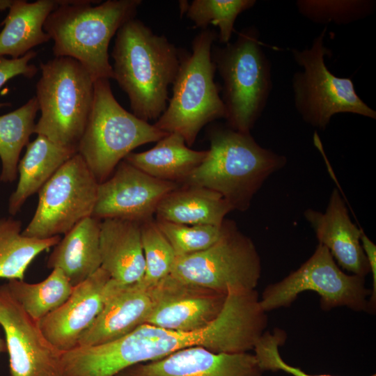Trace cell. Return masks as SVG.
Instances as JSON below:
<instances>
[{"mask_svg": "<svg viewBox=\"0 0 376 376\" xmlns=\"http://www.w3.org/2000/svg\"><path fill=\"white\" fill-rule=\"evenodd\" d=\"M207 150H194L176 133H169L151 149L131 152L126 162L157 179L182 184L204 160Z\"/></svg>", "mask_w": 376, "mask_h": 376, "instance_id": "25", "label": "cell"}, {"mask_svg": "<svg viewBox=\"0 0 376 376\" xmlns=\"http://www.w3.org/2000/svg\"><path fill=\"white\" fill-rule=\"evenodd\" d=\"M210 148L182 184L219 193L233 210L246 211L265 180L282 169L286 157L260 146L251 133L217 125L207 132Z\"/></svg>", "mask_w": 376, "mask_h": 376, "instance_id": "4", "label": "cell"}, {"mask_svg": "<svg viewBox=\"0 0 376 376\" xmlns=\"http://www.w3.org/2000/svg\"><path fill=\"white\" fill-rule=\"evenodd\" d=\"M154 302L155 285L142 281L125 284L110 279L104 290L102 308L77 346L104 344L129 334L146 323Z\"/></svg>", "mask_w": 376, "mask_h": 376, "instance_id": "16", "label": "cell"}, {"mask_svg": "<svg viewBox=\"0 0 376 376\" xmlns=\"http://www.w3.org/2000/svg\"><path fill=\"white\" fill-rule=\"evenodd\" d=\"M39 111L36 96L17 109L0 116V181L15 182L17 178L19 155L34 134L35 118Z\"/></svg>", "mask_w": 376, "mask_h": 376, "instance_id": "27", "label": "cell"}, {"mask_svg": "<svg viewBox=\"0 0 376 376\" xmlns=\"http://www.w3.org/2000/svg\"><path fill=\"white\" fill-rule=\"evenodd\" d=\"M361 244L363 250L368 260L370 272L372 274L373 288L371 289V295L369 299L372 308L375 311L376 308V245L362 233L361 235Z\"/></svg>", "mask_w": 376, "mask_h": 376, "instance_id": "35", "label": "cell"}, {"mask_svg": "<svg viewBox=\"0 0 376 376\" xmlns=\"http://www.w3.org/2000/svg\"><path fill=\"white\" fill-rule=\"evenodd\" d=\"M7 352L6 341L0 336V354Z\"/></svg>", "mask_w": 376, "mask_h": 376, "instance_id": "37", "label": "cell"}, {"mask_svg": "<svg viewBox=\"0 0 376 376\" xmlns=\"http://www.w3.org/2000/svg\"><path fill=\"white\" fill-rule=\"evenodd\" d=\"M168 134L125 110L113 96L109 79H99L94 81L93 104L77 153L101 183L134 149Z\"/></svg>", "mask_w": 376, "mask_h": 376, "instance_id": "8", "label": "cell"}, {"mask_svg": "<svg viewBox=\"0 0 376 376\" xmlns=\"http://www.w3.org/2000/svg\"><path fill=\"white\" fill-rule=\"evenodd\" d=\"M171 245L176 256L205 250L220 237L221 227L212 225H187L155 219Z\"/></svg>", "mask_w": 376, "mask_h": 376, "instance_id": "32", "label": "cell"}, {"mask_svg": "<svg viewBox=\"0 0 376 376\" xmlns=\"http://www.w3.org/2000/svg\"><path fill=\"white\" fill-rule=\"evenodd\" d=\"M0 325L5 333L10 376H60L61 352L42 333L11 295L7 283L0 285Z\"/></svg>", "mask_w": 376, "mask_h": 376, "instance_id": "13", "label": "cell"}, {"mask_svg": "<svg viewBox=\"0 0 376 376\" xmlns=\"http://www.w3.org/2000/svg\"><path fill=\"white\" fill-rule=\"evenodd\" d=\"M305 291L320 296L324 311L346 307L355 312H375L369 301L372 291L366 287L365 278L344 272L329 251L320 244L299 268L267 285L260 304L266 313L289 307Z\"/></svg>", "mask_w": 376, "mask_h": 376, "instance_id": "10", "label": "cell"}, {"mask_svg": "<svg viewBox=\"0 0 376 376\" xmlns=\"http://www.w3.org/2000/svg\"><path fill=\"white\" fill-rule=\"evenodd\" d=\"M26 152L17 166L19 180L8 200L12 216L22 208L29 197L38 192L57 170L77 151L58 146L47 138L37 135L26 146Z\"/></svg>", "mask_w": 376, "mask_h": 376, "instance_id": "23", "label": "cell"}, {"mask_svg": "<svg viewBox=\"0 0 376 376\" xmlns=\"http://www.w3.org/2000/svg\"><path fill=\"white\" fill-rule=\"evenodd\" d=\"M267 325L256 290H230L221 312L205 328L180 331L143 324L116 340L86 347L83 365L88 376H115L131 366L191 347L218 353L248 352Z\"/></svg>", "mask_w": 376, "mask_h": 376, "instance_id": "1", "label": "cell"}, {"mask_svg": "<svg viewBox=\"0 0 376 376\" xmlns=\"http://www.w3.org/2000/svg\"><path fill=\"white\" fill-rule=\"evenodd\" d=\"M141 224L120 219L101 220V267L118 282L134 283L141 281L144 276L146 264Z\"/></svg>", "mask_w": 376, "mask_h": 376, "instance_id": "20", "label": "cell"}, {"mask_svg": "<svg viewBox=\"0 0 376 376\" xmlns=\"http://www.w3.org/2000/svg\"><path fill=\"white\" fill-rule=\"evenodd\" d=\"M253 354L218 353L196 346L137 363L115 376H263Z\"/></svg>", "mask_w": 376, "mask_h": 376, "instance_id": "17", "label": "cell"}, {"mask_svg": "<svg viewBox=\"0 0 376 376\" xmlns=\"http://www.w3.org/2000/svg\"><path fill=\"white\" fill-rule=\"evenodd\" d=\"M304 216L313 228L318 244L329 251L341 269L364 278L370 272L361 244L363 230L351 221L337 189H333L324 212L307 209Z\"/></svg>", "mask_w": 376, "mask_h": 376, "instance_id": "19", "label": "cell"}, {"mask_svg": "<svg viewBox=\"0 0 376 376\" xmlns=\"http://www.w3.org/2000/svg\"><path fill=\"white\" fill-rule=\"evenodd\" d=\"M219 240L207 249L176 256L171 275L187 283L221 292L256 290L261 260L252 240L233 220L224 219Z\"/></svg>", "mask_w": 376, "mask_h": 376, "instance_id": "11", "label": "cell"}, {"mask_svg": "<svg viewBox=\"0 0 376 376\" xmlns=\"http://www.w3.org/2000/svg\"><path fill=\"white\" fill-rule=\"evenodd\" d=\"M15 0H0V11L10 9Z\"/></svg>", "mask_w": 376, "mask_h": 376, "instance_id": "36", "label": "cell"}, {"mask_svg": "<svg viewBox=\"0 0 376 376\" xmlns=\"http://www.w3.org/2000/svg\"><path fill=\"white\" fill-rule=\"evenodd\" d=\"M100 224L92 216L77 223L54 246L47 267L61 269L74 287L86 280L101 267Z\"/></svg>", "mask_w": 376, "mask_h": 376, "instance_id": "21", "label": "cell"}, {"mask_svg": "<svg viewBox=\"0 0 376 376\" xmlns=\"http://www.w3.org/2000/svg\"><path fill=\"white\" fill-rule=\"evenodd\" d=\"M98 186L83 158L76 153L38 192L37 207L22 234L38 239L65 234L92 216Z\"/></svg>", "mask_w": 376, "mask_h": 376, "instance_id": "12", "label": "cell"}, {"mask_svg": "<svg viewBox=\"0 0 376 376\" xmlns=\"http://www.w3.org/2000/svg\"><path fill=\"white\" fill-rule=\"evenodd\" d=\"M226 297L170 274L155 285V302L146 324L180 331L202 329L219 316Z\"/></svg>", "mask_w": 376, "mask_h": 376, "instance_id": "15", "label": "cell"}, {"mask_svg": "<svg viewBox=\"0 0 376 376\" xmlns=\"http://www.w3.org/2000/svg\"><path fill=\"white\" fill-rule=\"evenodd\" d=\"M58 6L57 0L29 3L15 0L2 24L0 57L17 59L51 39L43 26L48 15Z\"/></svg>", "mask_w": 376, "mask_h": 376, "instance_id": "24", "label": "cell"}, {"mask_svg": "<svg viewBox=\"0 0 376 376\" xmlns=\"http://www.w3.org/2000/svg\"><path fill=\"white\" fill-rule=\"evenodd\" d=\"M22 232L20 220L13 217L0 219V279L24 280L33 259L61 240L60 236L33 238Z\"/></svg>", "mask_w": 376, "mask_h": 376, "instance_id": "26", "label": "cell"}, {"mask_svg": "<svg viewBox=\"0 0 376 376\" xmlns=\"http://www.w3.org/2000/svg\"><path fill=\"white\" fill-rule=\"evenodd\" d=\"M181 14L194 24V27L203 30L209 24L219 28L217 38L221 44L230 42L235 31V23L243 12L256 3L255 0H194L191 3L180 1Z\"/></svg>", "mask_w": 376, "mask_h": 376, "instance_id": "29", "label": "cell"}, {"mask_svg": "<svg viewBox=\"0 0 376 376\" xmlns=\"http://www.w3.org/2000/svg\"><path fill=\"white\" fill-rule=\"evenodd\" d=\"M180 185L152 177L123 159L99 183L92 217L144 222L153 219L161 200Z\"/></svg>", "mask_w": 376, "mask_h": 376, "instance_id": "14", "label": "cell"}, {"mask_svg": "<svg viewBox=\"0 0 376 376\" xmlns=\"http://www.w3.org/2000/svg\"><path fill=\"white\" fill-rule=\"evenodd\" d=\"M182 54L166 37L135 18L118 29L111 52L113 79L137 118L157 120L164 111Z\"/></svg>", "mask_w": 376, "mask_h": 376, "instance_id": "2", "label": "cell"}, {"mask_svg": "<svg viewBox=\"0 0 376 376\" xmlns=\"http://www.w3.org/2000/svg\"><path fill=\"white\" fill-rule=\"evenodd\" d=\"M57 0L58 6L47 17L43 29L53 40L55 57L79 61L93 81L113 79L109 45L126 22L135 18L141 0ZM100 1H97V3Z\"/></svg>", "mask_w": 376, "mask_h": 376, "instance_id": "3", "label": "cell"}, {"mask_svg": "<svg viewBox=\"0 0 376 376\" xmlns=\"http://www.w3.org/2000/svg\"><path fill=\"white\" fill-rule=\"evenodd\" d=\"M37 56V52L31 50L24 56L17 58L0 57V88L10 79L22 75L26 78H33L38 72V68L29 64L30 61ZM10 102H0V108L9 107Z\"/></svg>", "mask_w": 376, "mask_h": 376, "instance_id": "34", "label": "cell"}, {"mask_svg": "<svg viewBox=\"0 0 376 376\" xmlns=\"http://www.w3.org/2000/svg\"><path fill=\"white\" fill-rule=\"evenodd\" d=\"M212 59L223 81L221 99L227 125L250 133L273 88L272 64L258 29L246 27L234 42L212 47Z\"/></svg>", "mask_w": 376, "mask_h": 376, "instance_id": "5", "label": "cell"}, {"mask_svg": "<svg viewBox=\"0 0 376 376\" xmlns=\"http://www.w3.org/2000/svg\"><path fill=\"white\" fill-rule=\"evenodd\" d=\"M299 14L319 24H349L363 19L374 13V0H297Z\"/></svg>", "mask_w": 376, "mask_h": 376, "instance_id": "30", "label": "cell"}, {"mask_svg": "<svg viewBox=\"0 0 376 376\" xmlns=\"http://www.w3.org/2000/svg\"><path fill=\"white\" fill-rule=\"evenodd\" d=\"M326 33L324 27L310 46L291 50L294 61L301 68L292 79L297 112L305 123L322 130L338 113L376 119V111L359 96L352 79L338 77L327 67L325 56L332 53L325 45Z\"/></svg>", "mask_w": 376, "mask_h": 376, "instance_id": "9", "label": "cell"}, {"mask_svg": "<svg viewBox=\"0 0 376 376\" xmlns=\"http://www.w3.org/2000/svg\"><path fill=\"white\" fill-rule=\"evenodd\" d=\"M217 33L202 30L192 42L191 52L183 54L166 108L154 125L166 133L182 136L191 146L209 123L225 118L221 87L214 81L212 48Z\"/></svg>", "mask_w": 376, "mask_h": 376, "instance_id": "6", "label": "cell"}, {"mask_svg": "<svg viewBox=\"0 0 376 376\" xmlns=\"http://www.w3.org/2000/svg\"><path fill=\"white\" fill-rule=\"evenodd\" d=\"M141 235L146 264L141 281L154 285L171 274L176 255L155 219L141 224Z\"/></svg>", "mask_w": 376, "mask_h": 376, "instance_id": "31", "label": "cell"}, {"mask_svg": "<svg viewBox=\"0 0 376 376\" xmlns=\"http://www.w3.org/2000/svg\"><path fill=\"white\" fill-rule=\"evenodd\" d=\"M36 86L40 116L34 134L77 151L91 110L94 81L85 68L70 57L40 63Z\"/></svg>", "mask_w": 376, "mask_h": 376, "instance_id": "7", "label": "cell"}, {"mask_svg": "<svg viewBox=\"0 0 376 376\" xmlns=\"http://www.w3.org/2000/svg\"><path fill=\"white\" fill-rule=\"evenodd\" d=\"M7 285L24 310L37 321L60 307L75 288L58 268L52 269L51 274L39 283L13 279L8 281Z\"/></svg>", "mask_w": 376, "mask_h": 376, "instance_id": "28", "label": "cell"}, {"mask_svg": "<svg viewBox=\"0 0 376 376\" xmlns=\"http://www.w3.org/2000/svg\"><path fill=\"white\" fill-rule=\"evenodd\" d=\"M233 210L218 192L188 184H180L158 204L157 220L187 225L221 226L225 216Z\"/></svg>", "mask_w": 376, "mask_h": 376, "instance_id": "22", "label": "cell"}, {"mask_svg": "<svg viewBox=\"0 0 376 376\" xmlns=\"http://www.w3.org/2000/svg\"><path fill=\"white\" fill-rule=\"evenodd\" d=\"M286 338L284 330L276 328L272 331H265L256 342L253 350V354L264 373L282 371L291 376H338L308 373L299 367L288 363L279 351V347L284 345ZM368 376H376V374Z\"/></svg>", "mask_w": 376, "mask_h": 376, "instance_id": "33", "label": "cell"}, {"mask_svg": "<svg viewBox=\"0 0 376 376\" xmlns=\"http://www.w3.org/2000/svg\"><path fill=\"white\" fill-rule=\"evenodd\" d=\"M109 274L102 267L76 285L69 298L40 321V329L49 343L61 353L78 345L104 304V290Z\"/></svg>", "mask_w": 376, "mask_h": 376, "instance_id": "18", "label": "cell"}]
</instances>
